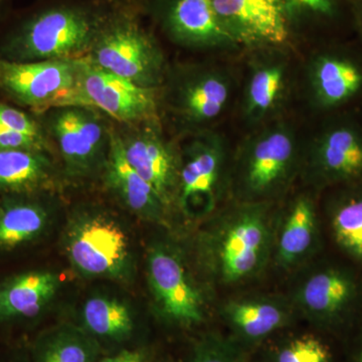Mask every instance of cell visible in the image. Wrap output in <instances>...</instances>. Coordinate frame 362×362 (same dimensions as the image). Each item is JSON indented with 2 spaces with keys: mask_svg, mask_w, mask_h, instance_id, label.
Here are the masks:
<instances>
[{
  "mask_svg": "<svg viewBox=\"0 0 362 362\" xmlns=\"http://www.w3.org/2000/svg\"><path fill=\"white\" fill-rule=\"evenodd\" d=\"M115 13L100 0H42L0 23V58L13 62L87 57Z\"/></svg>",
  "mask_w": 362,
  "mask_h": 362,
  "instance_id": "6da1fadb",
  "label": "cell"
},
{
  "mask_svg": "<svg viewBox=\"0 0 362 362\" xmlns=\"http://www.w3.org/2000/svg\"><path fill=\"white\" fill-rule=\"evenodd\" d=\"M64 249L71 268L84 278L127 282L134 273V259L127 233L103 211L74 214L64 232Z\"/></svg>",
  "mask_w": 362,
  "mask_h": 362,
  "instance_id": "7a4b0ae2",
  "label": "cell"
},
{
  "mask_svg": "<svg viewBox=\"0 0 362 362\" xmlns=\"http://www.w3.org/2000/svg\"><path fill=\"white\" fill-rule=\"evenodd\" d=\"M141 14L115 11L85 58L136 85L159 88L165 62L156 37L143 25Z\"/></svg>",
  "mask_w": 362,
  "mask_h": 362,
  "instance_id": "3957f363",
  "label": "cell"
},
{
  "mask_svg": "<svg viewBox=\"0 0 362 362\" xmlns=\"http://www.w3.org/2000/svg\"><path fill=\"white\" fill-rule=\"evenodd\" d=\"M0 93L37 113L83 107L80 59L13 62L0 58Z\"/></svg>",
  "mask_w": 362,
  "mask_h": 362,
  "instance_id": "277c9868",
  "label": "cell"
},
{
  "mask_svg": "<svg viewBox=\"0 0 362 362\" xmlns=\"http://www.w3.org/2000/svg\"><path fill=\"white\" fill-rule=\"evenodd\" d=\"M49 112V133L56 140L66 175L88 178L103 171L112 130L96 110L63 107Z\"/></svg>",
  "mask_w": 362,
  "mask_h": 362,
  "instance_id": "5b68a950",
  "label": "cell"
},
{
  "mask_svg": "<svg viewBox=\"0 0 362 362\" xmlns=\"http://www.w3.org/2000/svg\"><path fill=\"white\" fill-rule=\"evenodd\" d=\"M80 88L83 107L99 110L119 122L137 125L156 123L158 88H146L80 59Z\"/></svg>",
  "mask_w": 362,
  "mask_h": 362,
  "instance_id": "8992f818",
  "label": "cell"
},
{
  "mask_svg": "<svg viewBox=\"0 0 362 362\" xmlns=\"http://www.w3.org/2000/svg\"><path fill=\"white\" fill-rule=\"evenodd\" d=\"M147 280L159 315L190 326L204 320V301L185 262L173 247L156 244L147 254Z\"/></svg>",
  "mask_w": 362,
  "mask_h": 362,
  "instance_id": "52a82bcc",
  "label": "cell"
},
{
  "mask_svg": "<svg viewBox=\"0 0 362 362\" xmlns=\"http://www.w3.org/2000/svg\"><path fill=\"white\" fill-rule=\"evenodd\" d=\"M221 228L216 247L221 279L235 283L258 272L270 246V228L263 209L249 206L233 214Z\"/></svg>",
  "mask_w": 362,
  "mask_h": 362,
  "instance_id": "ba28073f",
  "label": "cell"
},
{
  "mask_svg": "<svg viewBox=\"0 0 362 362\" xmlns=\"http://www.w3.org/2000/svg\"><path fill=\"white\" fill-rule=\"evenodd\" d=\"M218 20L235 44L283 45L289 39L287 0H213Z\"/></svg>",
  "mask_w": 362,
  "mask_h": 362,
  "instance_id": "9c48e42d",
  "label": "cell"
},
{
  "mask_svg": "<svg viewBox=\"0 0 362 362\" xmlns=\"http://www.w3.org/2000/svg\"><path fill=\"white\" fill-rule=\"evenodd\" d=\"M120 134L126 158L143 180L151 185L168 207L177 192L180 160L156 129V123H143Z\"/></svg>",
  "mask_w": 362,
  "mask_h": 362,
  "instance_id": "30bf717a",
  "label": "cell"
},
{
  "mask_svg": "<svg viewBox=\"0 0 362 362\" xmlns=\"http://www.w3.org/2000/svg\"><path fill=\"white\" fill-rule=\"evenodd\" d=\"M146 11L156 14L178 44L195 47L235 44L218 20L213 0H148Z\"/></svg>",
  "mask_w": 362,
  "mask_h": 362,
  "instance_id": "8fae6325",
  "label": "cell"
},
{
  "mask_svg": "<svg viewBox=\"0 0 362 362\" xmlns=\"http://www.w3.org/2000/svg\"><path fill=\"white\" fill-rule=\"evenodd\" d=\"M185 152L180 160L178 204L187 214L207 213L220 181L223 150L218 140L202 136L190 143Z\"/></svg>",
  "mask_w": 362,
  "mask_h": 362,
  "instance_id": "7c38bea8",
  "label": "cell"
},
{
  "mask_svg": "<svg viewBox=\"0 0 362 362\" xmlns=\"http://www.w3.org/2000/svg\"><path fill=\"white\" fill-rule=\"evenodd\" d=\"M295 141L289 131H267L252 143L245 157L243 181L251 194L262 195L282 183L295 159Z\"/></svg>",
  "mask_w": 362,
  "mask_h": 362,
  "instance_id": "4fadbf2b",
  "label": "cell"
},
{
  "mask_svg": "<svg viewBox=\"0 0 362 362\" xmlns=\"http://www.w3.org/2000/svg\"><path fill=\"white\" fill-rule=\"evenodd\" d=\"M103 173L106 185L129 211L146 221H162L168 207L151 185L131 166L124 154L120 134L117 131H111L110 146Z\"/></svg>",
  "mask_w": 362,
  "mask_h": 362,
  "instance_id": "5bb4252c",
  "label": "cell"
},
{
  "mask_svg": "<svg viewBox=\"0 0 362 362\" xmlns=\"http://www.w3.org/2000/svg\"><path fill=\"white\" fill-rule=\"evenodd\" d=\"M61 287L58 274L23 272L0 283V324L35 318L51 303Z\"/></svg>",
  "mask_w": 362,
  "mask_h": 362,
  "instance_id": "9a60e30c",
  "label": "cell"
},
{
  "mask_svg": "<svg viewBox=\"0 0 362 362\" xmlns=\"http://www.w3.org/2000/svg\"><path fill=\"white\" fill-rule=\"evenodd\" d=\"M315 159L331 181L362 177V131L346 124L330 127L317 143Z\"/></svg>",
  "mask_w": 362,
  "mask_h": 362,
  "instance_id": "2e32d148",
  "label": "cell"
},
{
  "mask_svg": "<svg viewBox=\"0 0 362 362\" xmlns=\"http://www.w3.org/2000/svg\"><path fill=\"white\" fill-rule=\"evenodd\" d=\"M35 195L0 197V251H13L30 244L47 230L49 211Z\"/></svg>",
  "mask_w": 362,
  "mask_h": 362,
  "instance_id": "e0dca14e",
  "label": "cell"
},
{
  "mask_svg": "<svg viewBox=\"0 0 362 362\" xmlns=\"http://www.w3.org/2000/svg\"><path fill=\"white\" fill-rule=\"evenodd\" d=\"M54 166L47 152L0 149V195L37 194L51 187Z\"/></svg>",
  "mask_w": 362,
  "mask_h": 362,
  "instance_id": "ac0fdd59",
  "label": "cell"
},
{
  "mask_svg": "<svg viewBox=\"0 0 362 362\" xmlns=\"http://www.w3.org/2000/svg\"><path fill=\"white\" fill-rule=\"evenodd\" d=\"M101 343L82 326L64 323L45 330L33 342L30 362H96Z\"/></svg>",
  "mask_w": 362,
  "mask_h": 362,
  "instance_id": "d6986e66",
  "label": "cell"
},
{
  "mask_svg": "<svg viewBox=\"0 0 362 362\" xmlns=\"http://www.w3.org/2000/svg\"><path fill=\"white\" fill-rule=\"evenodd\" d=\"M230 97V87L218 73L197 74L180 85L175 95L178 114L187 122L202 124L221 115Z\"/></svg>",
  "mask_w": 362,
  "mask_h": 362,
  "instance_id": "ffe728a7",
  "label": "cell"
},
{
  "mask_svg": "<svg viewBox=\"0 0 362 362\" xmlns=\"http://www.w3.org/2000/svg\"><path fill=\"white\" fill-rule=\"evenodd\" d=\"M81 320V326L98 341L123 342L134 332V313L129 305L106 295H95L86 300Z\"/></svg>",
  "mask_w": 362,
  "mask_h": 362,
  "instance_id": "44dd1931",
  "label": "cell"
},
{
  "mask_svg": "<svg viewBox=\"0 0 362 362\" xmlns=\"http://www.w3.org/2000/svg\"><path fill=\"white\" fill-rule=\"evenodd\" d=\"M316 96L324 106L345 103L362 88V70L350 59L340 57H322L313 70Z\"/></svg>",
  "mask_w": 362,
  "mask_h": 362,
  "instance_id": "7402d4cb",
  "label": "cell"
},
{
  "mask_svg": "<svg viewBox=\"0 0 362 362\" xmlns=\"http://www.w3.org/2000/svg\"><path fill=\"white\" fill-rule=\"evenodd\" d=\"M354 293L356 285L346 273L329 269L308 279L302 288L301 301L311 313L330 318L350 303Z\"/></svg>",
  "mask_w": 362,
  "mask_h": 362,
  "instance_id": "603a6c76",
  "label": "cell"
},
{
  "mask_svg": "<svg viewBox=\"0 0 362 362\" xmlns=\"http://www.w3.org/2000/svg\"><path fill=\"white\" fill-rule=\"evenodd\" d=\"M316 235V214L310 201L295 202L286 218L278 243V259L282 265H292L311 249Z\"/></svg>",
  "mask_w": 362,
  "mask_h": 362,
  "instance_id": "cb8c5ba5",
  "label": "cell"
},
{
  "mask_svg": "<svg viewBox=\"0 0 362 362\" xmlns=\"http://www.w3.org/2000/svg\"><path fill=\"white\" fill-rule=\"evenodd\" d=\"M226 313L233 325L251 339L267 337L285 321V313L281 307L266 300L232 302L226 306Z\"/></svg>",
  "mask_w": 362,
  "mask_h": 362,
  "instance_id": "d4e9b609",
  "label": "cell"
},
{
  "mask_svg": "<svg viewBox=\"0 0 362 362\" xmlns=\"http://www.w3.org/2000/svg\"><path fill=\"white\" fill-rule=\"evenodd\" d=\"M285 73L280 66H261L252 74L247 93V108L251 115L259 116L277 103L284 88Z\"/></svg>",
  "mask_w": 362,
  "mask_h": 362,
  "instance_id": "484cf974",
  "label": "cell"
},
{
  "mask_svg": "<svg viewBox=\"0 0 362 362\" xmlns=\"http://www.w3.org/2000/svg\"><path fill=\"white\" fill-rule=\"evenodd\" d=\"M332 226L338 244L354 258L362 259V194L340 204Z\"/></svg>",
  "mask_w": 362,
  "mask_h": 362,
  "instance_id": "4316f807",
  "label": "cell"
},
{
  "mask_svg": "<svg viewBox=\"0 0 362 362\" xmlns=\"http://www.w3.org/2000/svg\"><path fill=\"white\" fill-rule=\"evenodd\" d=\"M0 130L23 133L40 139H47L44 127L21 109L0 102Z\"/></svg>",
  "mask_w": 362,
  "mask_h": 362,
  "instance_id": "83f0119b",
  "label": "cell"
},
{
  "mask_svg": "<svg viewBox=\"0 0 362 362\" xmlns=\"http://www.w3.org/2000/svg\"><path fill=\"white\" fill-rule=\"evenodd\" d=\"M278 362H328V352L314 338H302L290 343L279 354Z\"/></svg>",
  "mask_w": 362,
  "mask_h": 362,
  "instance_id": "f1b7e54d",
  "label": "cell"
},
{
  "mask_svg": "<svg viewBox=\"0 0 362 362\" xmlns=\"http://www.w3.org/2000/svg\"><path fill=\"white\" fill-rule=\"evenodd\" d=\"M192 362H240L233 352L218 340L207 338L197 345Z\"/></svg>",
  "mask_w": 362,
  "mask_h": 362,
  "instance_id": "f546056e",
  "label": "cell"
},
{
  "mask_svg": "<svg viewBox=\"0 0 362 362\" xmlns=\"http://www.w3.org/2000/svg\"><path fill=\"white\" fill-rule=\"evenodd\" d=\"M290 9L296 8L318 16H331L334 13V0H287Z\"/></svg>",
  "mask_w": 362,
  "mask_h": 362,
  "instance_id": "4dcf8cb0",
  "label": "cell"
},
{
  "mask_svg": "<svg viewBox=\"0 0 362 362\" xmlns=\"http://www.w3.org/2000/svg\"><path fill=\"white\" fill-rule=\"evenodd\" d=\"M114 11L143 13L146 11L148 0H100Z\"/></svg>",
  "mask_w": 362,
  "mask_h": 362,
  "instance_id": "1f68e13d",
  "label": "cell"
},
{
  "mask_svg": "<svg viewBox=\"0 0 362 362\" xmlns=\"http://www.w3.org/2000/svg\"><path fill=\"white\" fill-rule=\"evenodd\" d=\"M96 362H149V358L143 350H122L114 356L100 357Z\"/></svg>",
  "mask_w": 362,
  "mask_h": 362,
  "instance_id": "d6a6232c",
  "label": "cell"
},
{
  "mask_svg": "<svg viewBox=\"0 0 362 362\" xmlns=\"http://www.w3.org/2000/svg\"><path fill=\"white\" fill-rule=\"evenodd\" d=\"M11 13V0H0V23Z\"/></svg>",
  "mask_w": 362,
  "mask_h": 362,
  "instance_id": "836d02e7",
  "label": "cell"
},
{
  "mask_svg": "<svg viewBox=\"0 0 362 362\" xmlns=\"http://www.w3.org/2000/svg\"><path fill=\"white\" fill-rule=\"evenodd\" d=\"M361 25H362V6H361Z\"/></svg>",
  "mask_w": 362,
  "mask_h": 362,
  "instance_id": "e575fe53",
  "label": "cell"
},
{
  "mask_svg": "<svg viewBox=\"0 0 362 362\" xmlns=\"http://www.w3.org/2000/svg\"><path fill=\"white\" fill-rule=\"evenodd\" d=\"M359 362H362V351H361V361H359Z\"/></svg>",
  "mask_w": 362,
  "mask_h": 362,
  "instance_id": "d590c367",
  "label": "cell"
}]
</instances>
